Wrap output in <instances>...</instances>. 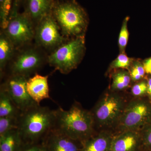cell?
Instances as JSON below:
<instances>
[{
    "mask_svg": "<svg viewBox=\"0 0 151 151\" xmlns=\"http://www.w3.org/2000/svg\"><path fill=\"white\" fill-rule=\"evenodd\" d=\"M55 111L38 104L22 112L18 117V129L24 144H37L42 141L52 129Z\"/></svg>",
    "mask_w": 151,
    "mask_h": 151,
    "instance_id": "cell-1",
    "label": "cell"
},
{
    "mask_svg": "<svg viewBox=\"0 0 151 151\" xmlns=\"http://www.w3.org/2000/svg\"><path fill=\"white\" fill-rule=\"evenodd\" d=\"M55 111L54 129L82 143L92 137L94 122L91 112L75 103L70 109Z\"/></svg>",
    "mask_w": 151,
    "mask_h": 151,
    "instance_id": "cell-2",
    "label": "cell"
},
{
    "mask_svg": "<svg viewBox=\"0 0 151 151\" xmlns=\"http://www.w3.org/2000/svg\"><path fill=\"white\" fill-rule=\"evenodd\" d=\"M51 14L65 37L83 36L87 26L86 14L75 1L61 0L54 2Z\"/></svg>",
    "mask_w": 151,
    "mask_h": 151,
    "instance_id": "cell-3",
    "label": "cell"
},
{
    "mask_svg": "<svg viewBox=\"0 0 151 151\" xmlns=\"http://www.w3.org/2000/svg\"><path fill=\"white\" fill-rule=\"evenodd\" d=\"M47 55L35 43L17 49L7 66V75H21L29 78L47 63Z\"/></svg>",
    "mask_w": 151,
    "mask_h": 151,
    "instance_id": "cell-4",
    "label": "cell"
},
{
    "mask_svg": "<svg viewBox=\"0 0 151 151\" xmlns=\"http://www.w3.org/2000/svg\"><path fill=\"white\" fill-rule=\"evenodd\" d=\"M85 50L83 36L68 39L49 53L47 63L62 74H67L77 67Z\"/></svg>",
    "mask_w": 151,
    "mask_h": 151,
    "instance_id": "cell-5",
    "label": "cell"
},
{
    "mask_svg": "<svg viewBox=\"0 0 151 151\" xmlns=\"http://www.w3.org/2000/svg\"><path fill=\"white\" fill-rule=\"evenodd\" d=\"M2 29L16 49L32 43L34 40L35 25L24 12L19 13L17 9L11 10L6 26Z\"/></svg>",
    "mask_w": 151,
    "mask_h": 151,
    "instance_id": "cell-6",
    "label": "cell"
},
{
    "mask_svg": "<svg viewBox=\"0 0 151 151\" xmlns=\"http://www.w3.org/2000/svg\"><path fill=\"white\" fill-rule=\"evenodd\" d=\"M68 39L63 34L52 14L47 15L35 26V43L49 53Z\"/></svg>",
    "mask_w": 151,
    "mask_h": 151,
    "instance_id": "cell-7",
    "label": "cell"
},
{
    "mask_svg": "<svg viewBox=\"0 0 151 151\" xmlns=\"http://www.w3.org/2000/svg\"><path fill=\"white\" fill-rule=\"evenodd\" d=\"M123 111L122 99L116 94H108L99 101L91 113L94 124L110 126L119 120Z\"/></svg>",
    "mask_w": 151,
    "mask_h": 151,
    "instance_id": "cell-8",
    "label": "cell"
},
{
    "mask_svg": "<svg viewBox=\"0 0 151 151\" xmlns=\"http://www.w3.org/2000/svg\"><path fill=\"white\" fill-rule=\"evenodd\" d=\"M28 78L21 75H7L1 85V88L6 91L21 112L37 104L28 93L26 85Z\"/></svg>",
    "mask_w": 151,
    "mask_h": 151,
    "instance_id": "cell-9",
    "label": "cell"
},
{
    "mask_svg": "<svg viewBox=\"0 0 151 151\" xmlns=\"http://www.w3.org/2000/svg\"><path fill=\"white\" fill-rule=\"evenodd\" d=\"M150 114L147 105L141 101H134L122 112L119 119L120 128L124 131H135L145 124Z\"/></svg>",
    "mask_w": 151,
    "mask_h": 151,
    "instance_id": "cell-10",
    "label": "cell"
},
{
    "mask_svg": "<svg viewBox=\"0 0 151 151\" xmlns=\"http://www.w3.org/2000/svg\"><path fill=\"white\" fill-rule=\"evenodd\" d=\"M47 151H81L83 143L53 129L42 141Z\"/></svg>",
    "mask_w": 151,
    "mask_h": 151,
    "instance_id": "cell-11",
    "label": "cell"
},
{
    "mask_svg": "<svg viewBox=\"0 0 151 151\" xmlns=\"http://www.w3.org/2000/svg\"><path fill=\"white\" fill-rule=\"evenodd\" d=\"M49 76H42L36 73L28 79L27 89L33 100L40 105L42 101L50 99Z\"/></svg>",
    "mask_w": 151,
    "mask_h": 151,
    "instance_id": "cell-12",
    "label": "cell"
},
{
    "mask_svg": "<svg viewBox=\"0 0 151 151\" xmlns=\"http://www.w3.org/2000/svg\"><path fill=\"white\" fill-rule=\"evenodd\" d=\"M52 0H25L24 12L35 26L42 19L51 13Z\"/></svg>",
    "mask_w": 151,
    "mask_h": 151,
    "instance_id": "cell-13",
    "label": "cell"
},
{
    "mask_svg": "<svg viewBox=\"0 0 151 151\" xmlns=\"http://www.w3.org/2000/svg\"><path fill=\"white\" fill-rule=\"evenodd\" d=\"M134 131H126L112 139L111 151H134L139 137Z\"/></svg>",
    "mask_w": 151,
    "mask_h": 151,
    "instance_id": "cell-14",
    "label": "cell"
},
{
    "mask_svg": "<svg viewBox=\"0 0 151 151\" xmlns=\"http://www.w3.org/2000/svg\"><path fill=\"white\" fill-rule=\"evenodd\" d=\"M17 49L12 41L1 29L0 34V75H5L7 66L15 53Z\"/></svg>",
    "mask_w": 151,
    "mask_h": 151,
    "instance_id": "cell-15",
    "label": "cell"
},
{
    "mask_svg": "<svg viewBox=\"0 0 151 151\" xmlns=\"http://www.w3.org/2000/svg\"><path fill=\"white\" fill-rule=\"evenodd\" d=\"M112 139L110 135L101 133L84 142L81 151H111Z\"/></svg>",
    "mask_w": 151,
    "mask_h": 151,
    "instance_id": "cell-16",
    "label": "cell"
},
{
    "mask_svg": "<svg viewBox=\"0 0 151 151\" xmlns=\"http://www.w3.org/2000/svg\"><path fill=\"white\" fill-rule=\"evenodd\" d=\"M23 144L17 129L0 136V151H19Z\"/></svg>",
    "mask_w": 151,
    "mask_h": 151,
    "instance_id": "cell-17",
    "label": "cell"
},
{
    "mask_svg": "<svg viewBox=\"0 0 151 151\" xmlns=\"http://www.w3.org/2000/svg\"><path fill=\"white\" fill-rule=\"evenodd\" d=\"M21 111L17 107L8 93L4 89H0V117L19 116Z\"/></svg>",
    "mask_w": 151,
    "mask_h": 151,
    "instance_id": "cell-18",
    "label": "cell"
},
{
    "mask_svg": "<svg viewBox=\"0 0 151 151\" xmlns=\"http://www.w3.org/2000/svg\"><path fill=\"white\" fill-rule=\"evenodd\" d=\"M131 81V76L126 71H120L113 76L112 87L116 90L125 89L129 86Z\"/></svg>",
    "mask_w": 151,
    "mask_h": 151,
    "instance_id": "cell-19",
    "label": "cell"
},
{
    "mask_svg": "<svg viewBox=\"0 0 151 151\" xmlns=\"http://www.w3.org/2000/svg\"><path fill=\"white\" fill-rule=\"evenodd\" d=\"M19 116L0 117V136L18 129Z\"/></svg>",
    "mask_w": 151,
    "mask_h": 151,
    "instance_id": "cell-20",
    "label": "cell"
},
{
    "mask_svg": "<svg viewBox=\"0 0 151 151\" xmlns=\"http://www.w3.org/2000/svg\"><path fill=\"white\" fill-rule=\"evenodd\" d=\"M129 18L127 17L124 19L122 28L121 29L119 39V44L121 50H124L126 47L129 39V33L128 31V22Z\"/></svg>",
    "mask_w": 151,
    "mask_h": 151,
    "instance_id": "cell-21",
    "label": "cell"
},
{
    "mask_svg": "<svg viewBox=\"0 0 151 151\" xmlns=\"http://www.w3.org/2000/svg\"><path fill=\"white\" fill-rule=\"evenodd\" d=\"M12 2L13 0H6L4 10L2 12L0 13L1 26L2 29L4 28L7 24L9 15L12 7Z\"/></svg>",
    "mask_w": 151,
    "mask_h": 151,
    "instance_id": "cell-22",
    "label": "cell"
},
{
    "mask_svg": "<svg viewBox=\"0 0 151 151\" xmlns=\"http://www.w3.org/2000/svg\"><path fill=\"white\" fill-rule=\"evenodd\" d=\"M131 60L124 54L120 55L112 64L113 68H127L129 66Z\"/></svg>",
    "mask_w": 151,
    "mask_h": 151,
    "instance_id": "cell-23",
    "label": "cell"
},
{
    "mask_svg": "<svg viewBox=\"0 0 151 151\" xmlns=\"http://www.w3.org/2000/svg\"><path fill=\"white\" fill-rule=\"evenodd\" d=\"M144 66L140 63H135L131 70V77L134 81H138L144 77L145 74Z\"/></svg>",
    "mask_w": 151,
    "mask_h": 151,
    "instance_id": "cell-24",
    "label": "cell"
},
{
    "mask_svg": "<svg viewBox=\"0 0 151 151\" xmlns=\"http://www.w3.org/2000/svg\"><path fill=\"white\" fill-rule=\"evenodd\" d=\"M147 84L145 82H142L135 84L132 89V94L135 96H139L143 95L147 92Z\"/></svg>",
    "mask_w": 151,
    "mask_h": 151,
    "instance_id": "cell-25",
    "label": "cell"
},
{
    "mask_svg": "<svg viewBox=\"0 0 151 151\" xmlns=\"http://www.w3.org/2000/svg\"><path fill=\"white\" fill-rule=\"evenodd\" d=\"M41 146L37 144H23L19 151H40Z\"/></svg>",
    "mask_w": 151,
    "mask_h": 151,
    "instance_id": "cell-26",
    "label": "cell"
},
{
    "mask_svg": "<svg viewBox=\"0 0 151 151\" xmlns=\"http://www.w3.org/2000/svg\"><path fill=\"white\" fill-rule=\"evenodd\" d=\"M144 67L146 73L151 74V58L144 62Z\"/></svg>",
    "mask_w": 151,
    "mask_h": 151,
    "instance_id": "cell-27",
    "label": "cell"
},
{
    "mask_svg": "<svg viewBox=\"0 0 151 151\" xmlns=\"http://www.w3.org/2000/svg\"><path fill=\"white\" fill-rule=\"evenodd\" d=\"M145 141L147 145L151 146V127L146 133L145 136Z\"/></svg>",
    "mask_w": 151,
    "mask_h": 151,
    "instance_id": "cell-28",
    "label": "cell"
},
{
    "mask_svg": "<svg viewBox=\"0 0 151 151\" xmlns=\"http://www.w3.org/2000/svg\"><path fill=\"white\" fill-rule=\"evenodd\" d=\"M147 92L151 98V78L149 79L148 82Z\"/></svg>",
    "mask_w": 151,
    "mask_h": 151,
    "instance_id": "cell-29",
    "label": "cell"
},
{
    "mask_svg": "<svg viewBox=\"0 0 151 151\" xmlns=\"http://www.w3.org/2000/svg\"><path fill=\"white\" fill-rule=\"evenodd\" d=\"M6 2V0H0V13L4 10Z\"/></svg>",
    "mask_w": 151,
    "mask_h": 151,
    "instance_id": "cell-30",
    "label": "cell"
},
{
    "mask_svg": "<svg viewBox=\"0 0 151 151\" xmlns=\"http://www.w3.org/2000/svg\"><path fill=\"white\" fill-rule=\"evenodd\" d=\"M40 151H47V150L46 149V148L44 147V146L42 145L41 147L40 150Z\"/></svg>",
    "mask_w": 151,
    "mask_h": 151,
    "instance_id": "cell-31",
    "label": "cell"
},
{
    "mask_svg": "<svg viewBox=\"0 0 151 151\" xmlns=\"http://www.w3.org/2000/svg\"><path fill=\"white\" fill-rule=\"evenodd\" d=\"M53 1V2H55L58 1H61V0H52Z\"/></svg>",
    "mask_w": 151,
    "mask_h": 151,
    "instance_id": "cell-32",
    "label": "cell"
}]
</instances>
